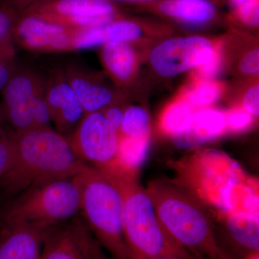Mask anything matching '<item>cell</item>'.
Segmentation results:
<instances>
[{"mask_svg": "<svg viewBox=\"0 0 259 259\" xmlns=\"http://www.w3.org/2000/svg\"><path fill=\"white\" fill-rule=\"evenodd\" d=\"M177 183L221 217L232 212L258 214V185L228 155L197 151L175 165Z\"/></svg>", "mask_w": 259, "mask_h": 259, "instance_id": "obj_1", "label": "cell"}, {"mask_svg": "<svg viewBox=\"0 0 259 259\" xmlns=\"http://www.w3.org/2000/svg\"><path fill=\"white\" fill-rule=\"evenodd\" d=\"M102 46L100 57L107 72L117 83L129 82L136 71L134 49L127 42H109Z\"/></svg>", "mask_w": 259, "mask_h": 259, "instance_id": "obj_18", "label": "cell"}, {"mask_svg": "<svg viewBox=\"0 0 259 259\" xmlns=\"http://www.w3.org/2000/svg\"><path fill=\"white\" fill-rule=\"evenodd\" d=\"M15 18L11 10L0 5V48L15 47L13 35Z\"/></svg>", "mask_w": 259, "mask_h": 259, "instance_id": "obj_29", "label": "cell"}, {"mask_svg": "<svg viewBox=\"0 0 259 259\" xmlns=\"http://www.w3.org/2000/svg\"><path fill=\"white\" fill-rule=\"evenodd\" d=\"M112 180L120 187L123 197L122 226L127 259L158 256L194 259L165 229L138 177Z\"/></svg>", "mask_w": 259, "mask_h": 259, "instance_id": "obj_4", "label": "cell"}, {"mask_svg": "<svg viewBox=\"0 0 259 259\" xmlns=\"http://www.w3.org/2000/svg\"><path fill=\"white\" fill-rule=\"evenodd\" d=\"M65 76L85 114L102 111L115 102V94L83 63L69 61L62 66Z\"/></svg>", "mask_w": 259, "mask_h": 259, "instance_id": "obj_12", "label": "cell"}, {"mask_svg": "<svg viewBox=\"0 0 259 259\" xmlns=\"http://www.w3.org/2000/svg\"><path fill=\"white\" fill-rule=\"evenodd\" d=\"M15 17L13 31L15 44L30 52L51 54L56 37L72 30L35 15H15Z\"/></svg>", "mask_w": 259, "mask_h": 259, "instance_id": "obj_15", "label": "cell"}, {"mask_svg": "<svg viewBox=\"0 0 259 259\" xmlns=\"http://www.w3.org/2000/svg\"><path fill=\"white\" fill-rule=\"evenodd\" d=\"M192 112L193 107L186 100L172 104L162 115L160 121L161 131L166 134H173Z\"/></svg>", "mask_w": 259, "mask_h": 259, "instance_id": "obj_24", "label": "cell"}, {"mask_svg": "<svg viewBox=\"0 0 259 259\" xmlns=\"http://www.w3.org/2000/svg\"><path fill=\"white\" fill-rule=\"evenodd\" d=\"M44 79L51 122L58 133L68 138L79 125L84 110L68 82L62 66H52Z\"/></svg>", "mask_w": 259, "mask_h": 259, "instance_id": "obj_10", "label": "cell"}, {"mask_svg": "<svg viewBox=\"0 0 259 259\" xmlns=\"http://www.w3.org/2000/svg\"><path fill=\"white\" fill-rule=\"evenodd\" d=\"M226 116V127L233 132H241L253 123V115L244 109H233Z\"/></svg>", "mask_w": 259, "mask_h": 259, "instance_id": "obj_30", "label": "cell"}, {"mask_svg": "<svg viewBox=\"0 0 259 259\" xmlns=\"http://www.w3.org/2000/svg\"><path fill=\"white\" fill-rule=\"evenodd\" d=\"M50 230L0 219V259H40Z\"/></svg>", "mask_w": 259, "mask_h": 259, "instance_id": "obj_13", "label": "cell"}, {"mask_svg": "<svg viewBox=\"0 0 259 259\" xmlns=\"http://www.w3.org/2000/svg\"><path fill=\"white\" fill-rule=\"evenodd\" d=\"M112 3H150L158 0H108Z\"/></svg>", "mask_w": 259, "mask_h": 259, "instance_id": "obj_36", "label": "cell"}, {"mask_svg": "<svg viewBox=\"0 0 259 259\" xmlns=\"http://www.w3.org/2000/svg\"><path fill=\"white\" fill-rule=\"evenodd\" d=\"M81 189L79 215L112 259H127L122 226L123 197L118 185L88 166L77 175Z\"/></svg>", "mask_w": 259, "mask_h": 259, "instance_id": "obj_5", "label": "cell"}, {"mask_svg": "<svg viewBox=\"0 0 259 259\" xmlns=\"http://www.w3.org/2000/svg\"><path fill=\"white\" fill-rule=\"evenodd\" d=\"M259 52L258 49L250 52L243 58L240 69L243 73L247 74H256L259 70Z\"/></svg>", "mask_w": 259, "mask_h": 259, "instance_id": "obj_35", "label": "cell"}, {"mask_svg": "<svg viewBox=\"0 0 259 259\" xmlns=\"http://www.w3.org/2000/svg\"><path fill=\"white\" fill-rule=\"evenodd\" d=\"M152 8L160 14L182 23L201 25L217 15L215 4L210 0H158Z\"/></svg>", "mask_w": 259, "mask_h": 259, "instance_id": "obj_17", "label": "cell"}, {"mask_svg": "<svg viewBox=\"0 0 259 259\" xmlns=\"http://www.w3.org/2000/svg\"><path fill=\"white\" fill-rule=\"evenodd\" d=\"M44 75L30 66L18 65L2 90V111L7 123L15 134L34 128L31 107Z\"/></svg>", "mask_w": 259, "mask_h": 259, "instance_id": "obj_8", "label": "cell"}, {"mask_svg": "<svg viewBox=\"0 0 259 259\" xmlns=\"http://www.w3.org/2000/svg\"><path fill=\"white\" fill-rule=\"evenodd\" d=\"M14 137L15 132L7 123L0 106V180L9 166L14 146Z\"/></svg>", "mask_w": 259, "mask_h": 259, "instance_id": "obj_27", "label": "cell"}, {"mask_svg": "<svg viewBox=\"0 0 259 259\" xmlns=\"http://www.w3.org/2000/svg\"><path fill=\"white\" fill-rule=\"evenodd\" d=\"M40 259H87L71 231L69 222L48 232Z\"/></svg>", "mask_w": 259, "mask_h": 259, "instance_id": "obj_19", "label": "cell"}, {"mask_svg": "<svg viewBox=\"0 0 259 259\" xmlns=\"http://www.w3.org/2000/svg\"><path fill=\"white\" fill-rule=\"evenodd\" d=\"M258 218V214L248 212H232L223 217L228 238L241 259L259 251Z\"/></svg>", "mask_w": 259, "mask_h": 259, "instance_id": "obj_16", "label": "cell"}, {"mask_svg": "<svg viewBox=\"0 0 259 259\" xmlns=\"http://www.w3.org/2000/svg\"><path fill=\"white\" fill-rule=\"evenodd\" d=\"M67 139L81 161L107 176L120 175L119 135L107 125L102 111L84 114Z\"/></svg>", "mask_w": 259, "mask_h": 259, "instance_id": "obj_7", "label": "cell"}, {"mask_svg": "<svg viewBox=\"0 0 259 259\" xmlns=\"http://www.w3.org/2000/svg\"><path fill=\"white\" fill-rule=\"evenodd\" d=\"M149 131V117L145 109L132 106L125 110L119 137H148Z\"/></svg>", "mask_w": 259, "mask_h": 259, "instance_id": "obj_23", "label": "cell"}, {"mask_svg": "<svg viewBox=\"0 0 259 259\" xmlns=\"http://www.w3.org/2000/svg\"><path fill=\"white\" fill-rule=\"evenodd\" d=\"M233 13L237 18L245 25L258 26L259 23V0H248Z\"/></svg>", "mask_w": 259, "mask_h": 259, "instance_id": "obj_31", "label": "cell"}, {"mask_svg": "<svg viewBox=\"0 0 259 259\" xmlns=\"http://www.w3.org/2000/svg\"><path fill=\"white\" fill-rule=\"evenodd\" d=\"M243 259H259V251L250 253L249 254L245 255Z\"/></svg>", "mask_w": 259, "mask_h": 259, "instance_id": "obj_39", "label": "cell"}, {"mask_svg": "<svg viewBox=\"0 0 259 259\" xmlns=\"http://www.w3.org/2000/svg\"><path fill=\"white\" fill-rule=\"evenodd\" d=\"M32 122L34 128L51 127V120L49 106H48L47 95H46L45 79L39 85L31 107Z\"/></svg>", "mask_w": 259, "mask_h": 259, "instance_id": "obj_26", "label": "cell"}, {"mask_svg": "<svg viewBox=\"0 0 259 259\" xmlns=\"http://www.w3.org/2000/svg\"><path fill=\"white\" fill-rule=\"evenodd\" d=\"M149 147V136L146 138L119 137L118 164L120 177H137Z\"/></svg>", "mask_w": 259, "mask_h": 259, "instance_id": "obj_21", "label": "cell"}, {"mask_svg": "<svg viewBox=\"0 0 259 259\" xmlns=\"http://www.w3.org/2000/svg\"><path fill=\"white\" fill-rule=\"evenodd\" d=\"M215 51L212 42L204 37H177L155 48L151 63L158 74L169 77L198 68L209 60Z\"/></svg>", "mask_w": 259, "mask_h": 259, "instance_id": "obj_9", "label": "cell"}, {"mask_svg": "<svg viewBox=\"0 0 259 259\" xmlns=\"http://www.w3.org/2000/svg\"><path fill=\"white\" fill-rule=\"evenodd\" d=\"M194 259H233L228 253H225L221 256L214 257V258H205V257L194 256Z\"/></svg>", "mask_w": 259, "mask_h": 259, "instance_id": "obj_38", "label": "cell"}, {"mask_svg": "<svg viewBox=\"0 0 259 259\" xmlns=\"http://www.w3.org/2000/svg\"><path fill=\"white\" fill-rule=\"evenodd\" d=\"M142 35V26L134 20L120 18L111 23L90 28V35L95 47L109 42H127L137 40Z\"/></svg>", "mask_w": 259, "mask_h": 259, "instance_id": "obj_20", "label": "cell"}, {"mask_svg": "<svg viewBox=\"0 0 259 259\" xmlns=\"http://www.w3.org/2000/svg\"><path fill=\"white\" fill-rule=\"evenodd\" d=\"M221 57L219 53L216 50L214 55L207 62L204 63L202 66H199V73L204 77H212L215 76L221 69Z\"/></svg>", "mask_w": 259, "mask_h": 259, "instance_id": "obj_34", "label": "cell"}, {"mask_svg": "<svg viewBox=\"0 0 259 259\" xmlns=\"http://www.w3.org/2000/svg\"><path fill=\"white\" fill-rule=\"evenodd\" d=\"M88 166L52 127L15 133L11 160L0 180V204L42 182L76 176Z\"/></svg>", "mask_w": 259, "mask_h": 259, "instance_id": "obj_2", "label": "cell"}, {"mask_svg": "<svg viewBox=\"0 0 259 259\" xmlns=\"http://www.w3.org/2000/svg\"><path fill=\"white\" fill-rule=\"evenodd\" d=\"M18 65L15 47L0 48V92L9 81Z\"/></svg>", "mask_w": 259, "mask_h": 259, "instance_id": "obj_28", "label": "cell"}, {"mask_svg": "<svg viewBox=\"0 0 259 259\" xmlns=\"http://www.w3.org/2000/svg\"><path fill=\"white\" fill-rule=\"evenodd\" d=\"M221 93V88L213 81H200L195 85L187 95L186 100L192 107H202L210 105L218 100Z\"/></svg>", "mask_w": 259, "mask_h": 259, "instance_id": "obj_25", "label": "cell"}, {"mask_svg": "<svg viewBox=\"0 0 259 259\" xmlns=\"http://www.w3.org/2000/svg\"><path fill=\"white\" fill-rule=\"evenodd\" d=\"M149 259H185V258H177V257L158 256V257H153V258H151Z\"/></svg>", "mask_w": 259, "mask_h": 259, "instance_id": "obj_40", "label": "cell"}, {"mask_svg": "<svg viewBox=\"0 0 259 259\" xmlns=\"http://www.w3.org/2000/svg\"><path fill=\"white\" fill-rule=\"evenodd\" d=\"M80 209L76 175L42 182L0 204V219L49 230L69 222Z\"/></svg>", "mask_w": 259, "mask_h": 259, "instance_id": "obj_6", "label": "cell"}, {"mask_svg": "<svg viewBox=\"0 0 259 259\" xmlns=\"http://www.w3.org/2000/svg\"><path fill=\"white\" fill-rule=\"evenodd\" d=\"M244 110L251 115H258L259 113V87L255 85L245 94L244 100Z\"/></svg>", "mask_w": 259, "mask_h": 259, "instance_id": "obj_33", "label": "cell"}, {"mask_svg": "<svg viewBox=\"0 0 259 259\" xmlns=\"http://www.w3.org/2000/svg\"><path fill=\"white\" fill-rule=\"evenodd\" d=\"M0 5L15 15L45 19L119 13L115 3L108 0H0Z\"/></svg>", "mask_w": 259, "mask_h": 259, "instance_id": "obj_11", "label": "cell"}, {"mask_svg": "<svg viewBox=\"0 0 259 259\" xmlns=\"http://www.w3.org/2000/svg\"><path fill=\"white\" fill-rule=\"evenodd\" d=\"M248 1V0H229V3L233 10H236Z\"/></svg>", "mask_w": 259, "mask_h": 259, "instance_id": "obj_37", "label": "cell"}, {"mask_svg": "<svg viewBox=\"0 0 259 259\" xmlns=\"http://www.w3.org/2000/svg\"><path fill=\"white\" fill-rule=\"evenodd\" d=\"M69 224L87 259H112L95 239L79 214L69 221Z\"/></svg>", "mask_w": 259, "mask_h": 259, "instance_id": "obj_22", "label": "cell"}, {"mask_svg": "<svg viewBox=\"0 0 259 259\" xmlns=\"http://www.w3.org/2000/svg\"><path fill=\"white\" fill-rule=\"evenodd\" d=\"M107 125L113 132L119 135L125 110L116 105H109L102 110Z\"/></svg>", "mask_w": 259, "mask_h": 259, "instance_id": "obj_32", "label": "cell"}, {"mask_svg": "<svg viewBox=\"0 0 259 259\" xmlns=\"http://www.w3.org/2000/svg\"><path fill=\"white\" fill-rule=\"evenodd\" d=\"M146 191L168 234L194 257L214 258L226 253L205 205L190 191L164 180L150 182Z\"/></svg>", "mask_w": 259, "mask_h": 259, "instance_id": "obj_3", "label": "cell"}, {"mask_svg": "<svg viewBox=\"0 0 259 259\" xmlns=\"http://www.w3.org/2000/svg\"><path fill=\"white\" fill-rule=\"evenodd\" d=\"M226 128V116L223 112L203 109L192 112L174 132L172 139L180 149H196L218 139Z\"/></svg>", "mask_w": 259, "mask_h": 259, "instance_id": "obj_14", "label": "cell"}]
</instances>
